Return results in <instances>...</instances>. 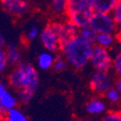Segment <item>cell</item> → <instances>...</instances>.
<instances>
[{"label":"cell","instance_id":"cell-1","mask_svg":"<svg viewBox=\"0 0 121 121\" xmlns=\"http://www.w3.org/2000/svg\"><path fill=\"white\" fill-rule=\"evenodd\" d=\"M93 47V44L77 34L60 48V52L70 66L82 70L88 65Z\"/></svg>","mask_w":121,"mask_h":121},{"label":"cell","instance_id":"cell-2","mask_svg":"<svg viewBox=\"0 0 121 121\" xmlns=\"http://www.w3.org/2000/svg\"><path fill=\"white\" fill-rule=\"evenodd\" d=\"M7 82L8 85L16 92L24 89L35 93L39 87L40 79L38 71L34 65L30 62L22 61L10 72Z\"/></svg>","mask_w":121,"mask_h":121},{"label":"cell","instance_id":"cell-3","mask_svg":"<svg viewBox=\"0 0 121 121\" xmlns=\"http://www.w3.org/2000/svg\"><path fill=\"white\" fill-rule=\"evenodd\" d=\"M94 13L91 0H68L65 16L67 21L82 28L89 25Z\"/></svg>","mask_w":121,"mask_h":121},{"label":"cell","instance_id":"cell-4","mask_svg":"<svg viewBox=\"0 0 121 121\" xmlns=\"http://www.w3.org/2000/svg\"><path fill=\"white\" fill-rule=\"evenodd\" d=\"M113 82L114 79L110 72L94 70L89 79V87L95 94L104 96L110 88L113 87Z\"/></svg>","mask_w":121,"mask_h":121},{"label":"cell","instance_id":"cell-5","mask_svg":"<svg viewBox=\"0 0 121 121\" xmlns=\"http://www.w3.org/2000/svg\"><path fill=\"white\" fill-rule=\"evenodd\" d=\"M89 26L98 34L108 33L116 35L119 30L112 14L108 13H94L90 19Z\"/></svg>","mask_w":121,"mask_h":121},{"label":"cell","instance_id":"cell-6","mask_svg":"<svg viewBox=\"0 0 121 121\" xmlns=\"http://www.w3.org/2000/svg\"><path fill=\"white\" fill-rule=\"evenodd\" d=\"M89 64L95 70L110 72L112 69V55L109 49L94 45L90 55Z\"/></svg>","mask_w":121,"mask_h":121},{"label":"cell","instance_id":"cell-7","mask_svg":"<svg viewBox=\"0 0 121 121\" xmlns=\"http://www.w3.org/2000/svg\"><path fill=\"white\" fill-rule=\"evenodd\" d=\"M54 30L56 31L59 42H60V48H61L65 43H67L70 39H72L74 36L78 34L79 28L76 26L74 23H72L69 21H54L50 22Z\"/></svg>","mask_w":121,"mask_h":121},{"label":"cell","instance_id":"cell-8","mask_svg":"<svg viewBox=\"0 0 121 121\" xmlns=\"http://www.w3.org/2000/svg\"><path fill=\"white\" fill-rule=\"evenodd\" d=\"M40 40H41L43 47L48 52H53V53L60 52V42H59L58 35L50 23L47 24L41 30Z\"/></svg>","mask_w":121,"mask_h":121},{"label":"cell","instance_id":"cell-9","mask_svg":"<svg viewBox=\"0 0 121 121\" xmlns=\"http://www.w3.org/2000/svg\"><path fill=\"white\" fill-rule=\"evenodd\" d=\"M5 11L15 17H24L30 10L29 0H0Z\"/></svg>","mask_w":121,"mask_h":121},{"label":"cell","instance_id":"cell-10","mask_svg":"<svg viewBox=\"0 0 121 121\" xmlns=\"http://www.w3.org/2000/svg\"><path fill=\"white\" fill-rule=\"evenodd\" d=\"M6 54L9 65L16 67L22 62V53L21 48L15 43H10L6 46Z\"/></svg>","mask_w":121,"mask_h":121},{"label":"cell","instance_id":"cell-11","mask_svg":"<svg viewBox=\"0 0 121 121\" xmlns=\"http://www.w3.org/2000/svg\"><path fill=\"white\" fill-rule=\"evenodd\" d=\"M84 109H85V112H88L89 114L98 115V114H102L106 112L107 105L105 103V101H103L101 98L94 97L92 99H90L86 103V105L84 107Z\"/></svg>","mask_w":121,"mask_h":121},{"label":"cell","instance_id":"cell-12","mask_svg":"<svg viewBox=\"0 0 121 121\" xmlns=\"http://www.w3.org/2000/svg\"><path fill=\"white\" fill-rule=\"evenodd\" d=\"M17 102H18L17 97L13 92L7 90L0 97V112L6 113L8 110L15 108L17 105Z\"/></svg>","mask_w":121,"mask_h":121},{"label":"cell","instance_id":"cell-13","mask_svg":"<svg viewBox=\"0 0 121 121\" xmlns=\"http://www.w3.org/2000/svg\"><path fill=\"white\" fill-rule=\"evenodd\" d=\"M119 1L120 0H91V3L95 13L110 14Z\"/></svg>","mask_w":121,"mask_h":121},{"label":"cell","instance_id":"cell-14","mask_svg":"<svg viewBox=\"0 0 121 121\" xmlns=\"http://www.w3.org/2000/svg\"><path fill=\"white\" fill-rule=\"evenodd\" d=\"M54 60H55L54 53L48 52V50H45V52H40L38 55V58H37L38 67L41 70H43V71L52 69Z\"/></svg>","mask_w":121,"mask_h":121},{"label":"cell","instance_id":"cell-15","mask_svg":"<svg viewBox=\"0 0 121 121\" xmlns=\"http://www.w3.org/2000/svg\"><path fill=\"white\" fill-rule=\"evenodd\" d=\"M117 42V38L115 34H108V33H99L97 34L96 43L95 45L105 48L107 49H112L114 48Z\"/></svg>","mask_w":121,"mask_h":121},{"label":"cell","instance_id":"cell-16","mask_svg":"<svg viewBox=\"0 0 121 121\" xmlns=\"http://www.w3.org/2000/svg\"><path fill=\"white\" fill-rule=\"evenodd\" d=\"M49 10L56 17H63L66 15L68 0H48Z\"/></svg>","mask_w":121,"mask_h":121},{"label":"cell","instance_id":"cell-17","mask_svg":"<svg viewBox=\"0 0 121 121\" xmlns=\"http://www.w3.org/2000/svg\"><path fill=\"white\" fill-rule=\"evenodd\" d=\"M5 121H28V118L22 110L15 108L5 113Z\"/></svg>","mask_w":121,"mask_h":121},{"label":"cell","instance_id":"cell-18","mask_svg":"<svg viewBox=\"0 0 121 121\" xmlns=\"http://www.w3.org/2000/svg\"><path fill=\"white\" fill-rule=\"evenodd\" d=\"M78 34L82 36V38H84L86 41H88V42H90L91 44L95 45L96 38H97V34L98 33H96L89 25H86V26H83L82 28H79Z\"/></svg>","mask_w":121,"mask_h":121},{"label":"cell","instance_id":"cell-19","mask_svg":"<svg viewBox=\"0 0 121 121\" xmlns=\"http://www.w3.org/2000/svg\"><path fill=\"white\" fill-rule=\"evenodd\" d=\"M68 62L66 61V59L63 57L62 54H59L55 56V60H54V63L52 66V70L54 72H63L68 68Z\"/></svg>","mask_w":121,"mask_h":121},{"label":"cell","instance_id":"cell-20","mask_svg":"<svg viewBox=\"0 0 121 121\" xmlns=\"http://www.w3.org/2000/svg\"><path fill=\"white\" fill-rule=\"evenodd\" d=\"M34 92L28 91V90H18L17 91V97L18 99V102L23 103V104H28L32 101L33 97H34Z\"/></svg>","mask_w":121,"mask_h":121},{"label":"cell","instance_id":"cell-21","mask_svg":"<svg viewBox=\"0 0 121 121\" xmlns=\"http://www.w3.org/2000/svg\"><path fill=\"white\" fill-rule=\"evenodd\" d=\"M105 96H106V99L108 101V102L113 104V105L119 104L121 102V94L117 91L114 87L110 88L108 91L105 94Z\"/></svg>","mask_w":121,"mask_h":121},{"label":"cell","instance_id":"cell-22","mask_svg":"<svg viewBox=\"0 0 121 121\" xmlns=\"http://www.w3.org/2000/svg\"><path fill=\"white\" fill-rule=\"evenodd\" d=\"M112 70L117 77L121 78V49L112 56Z\"/></svg>","mask_w":121,"mask_h":121},{"label":"cell","instance_id":"cell-23","mask_svg":"<svg viewBox=\"0 0 121 121\" xmlns=\"http://www.w3.org/2000/svg\"><path fill=\"white\" fill-rule=\"evenodd\" d=\"M6 46L0 44V73H3L9 66L8 58L6 54Z\"/></svg>","mask_w":121,"mask_h":121},{"label":"cell","instance_id":"cell-24","mask_svg":"<svg viewBox=\"0 0 121 121\" xmlns=\"http://www.w3.org/2000/svg\"><path fill=\"white\" fill-rule=\"evenodd\" d=\"M40 34H41V30H40L39 26L38 25H32L27 30L25 37H26L27 41H33V40L40 37Z\"/></svg>","mask_w":121,"mask_h":121},{"label":"cell","instance_id":"cell-25","mask_svg":"<svg viewBox=\"0 0 121 121\" xmlns=\"http://www.w3.org/2000/svg\"><path fill=\"white\" fill-rule=\"evenodd\" d=\"M110 14H112L118 28H121V0L116 4V6L113 8V10Z\"/></svg>","mask_w":121,"mask_h":121},{"label":"cell","instance_id":"cell-26","mask_svg":"<svg viewBox=\"0 0 121 121\" xmlns=\"http://www.w3.org/2000/svg\"><path fill=\"white\" fill-rule=\"evenodd\" d=\"M102 121H121L120 110H109L104 115Z\"/></svg>","mask_w":121,"mask_h":121},{"label":"cell","instance_id":"cell-27","mask_svg":"<svg viewBox=\"0 0 121 121\" xmlns=\"http://www.w3.org/2000/svg\"><path fill=\"white\" fill-rule=\"evenodd\" d=\"M113 87L117 90V91L121 94V78L117 77L114 79V82H113Z\"/></svg>","mask_w":121,"mask_h":121},{"label":"cell","instance_id":"cell-28","mask_svg":"<svg viewBox=\"0 0 121 121\" xmlns=\"http://www.w3.org/2000/svg\"><path fill=\"white\" fill-rule=\"evenodd\" d=\"M8 90V87H7V83L3 82H0V97L3 95V93L5 91Z\"/></svg>","mask_w":121,"mask_h":121},{"label":"cell","instance_id":"cell-29","mask_svg":"<svg viewBox=\"0 0 121 121\" xmlns=\"http://www.w3.org/2000/svg\"><path fill=\"white\" fill-rule=\"evenodd\" d=\"M116 38H117V42L121 44V28H119L118 32L116 33Z\"/></svg>","mask_w":121,"mask_h":121},{"label":"cell","instance_id":"cell-30","mask_svg":"<svg viewBox=\"0 0 121 121\" xmlns=\"http://www.w3.org/2000/svg\"><path fill=\"white\" fill-rule=\"evenodd\" d=\"M0 121H5V113L0 112Z\"/></svg>","mask_w":121,"mask_h":121},{"label":"cell","instance_id":"cell-31","mask_svg":"<svg viewBox=\"0 0 121 121\" xmlns=\"http://www.w3.org/2000/svg\"><path fill=\"white\" fill-rule=\"evenodd\" d=\"M82 121H93L92 119H90V118H85V119H83Z\"/></svg>","mask_w":121,"mask_h":121},{"label":"cell","instance_id":"cell-32","mask_svg":"<svg viewBox=\"0 0 121 121\" xmlns=\"http://www.w3.org/2000/svg\"><path fill=\"white\" fill-rule=\"evenodd\" d=\"M120 112H121V109H120Z\"/></svg>","mask_w":121,"mask_h":121}]
</instances>
